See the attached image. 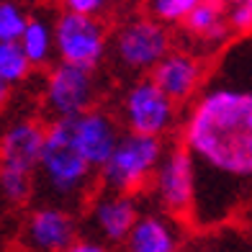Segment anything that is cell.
<instances>
[{
	"instance_id": "19",
	"label": "cell",
	"mask_w": 252,
	"mask_h": 252,
	"mask_svg": "<svg viewBox=\"0 0 252 252\" xmlns=\"http://www.w3.org/2000/svg\"><path fill=\"white\" fill-rule=\"evenodd\" d=\"M224 10L234 33L252 31V0H224Z\"/></svg>"
},
{
	"instance_id": "14",
	"label": "cell",
	"mask_w": 252,
	"mask_h": 252,
	"mask_svg": "<svg viewBox=\"0 0 252 252\" xmlns=\"http://www.w3.org/2000/svg\"><path fill=\"white\" fill-rule=\"evenodd\" d=\"M178 219L167 216L162 211L155 214H139L136 224L131 226L126 250L129 252H175L180 247V234H178Z\"/></svg>"
},
{
	"instance_id": "3",
	"label": "cell",
	"mask_w": 252,
	"mask_h": 252,
	"mask_svg": "<svg viewBox=\"0 0 252 252\" xmlns=\"http://www.w3.org/2000/svg\"><path fill=\"white\" fill-rule=\"evenodd\" d=\"M165 150V136L124 129L111 157L98 170V188L116 193H144Z\"/></svg>"
},
{
	"instance_id": "15",
	"label": "cell",
	"mask_w": 252,
	"mask_h": 252,
	"mask_svg": "<svg viewBox=\"0 0 252 252\" xmlns=\"http://www.w3.org/2000/svg\"><path fill=\"white\" fill-rule=\"evenodd\" d=\"M21 47H24L29 62L33 70H49L57 62V44H54V18L47 13H31L29 26L21 36Z\"/></svg>"
},
{
	"instance_id": "11",
	"label": "cell",
	"mask_w": 252,
	"mask_h": 252,
	"mask_svg": "<svg viewBox=\"0 0 252 252\" xmlns=\"http://www.w3.org/2000/svg\"><path fill=\"white\" fill-rule=\"evenodd\" d=\"M211 62L214 60H206V57H201L196 52L175 47L157 62V67L150 75L178 106L186 108L203 88L206 77H209V70H211Z\"/></svg>"
},
{
	"instance_id": "10",
	"label": "cell",
	"mask_w": 252,
	"mask_h": 252,
	"mask_svg": "<svg viewBox=\"0 0 252 252\" xmlns=\"http://www.w3.org/2000/svg\"><path fill=\"white\" fill-rule=\"evenodd\" d=\"M80 234L77 211L57 203H36L21 226V245L36 252H70Z\"/></svg>"
},
{
	"instance_id": "21",
	"label": "cell",
	"mask_w": 252,
	"mask_h": 252,
	"mask_svg": "<svg viewBox=\"0 0 252 252\" xmlns=\"http://www.w3.org/2000/svg\"><path fill=\"white\" fill-rule=\"evenodd\" d=\"M108 245L106 242H100L98 237H90V234H80L77 237V242L72 245L70 252H106Z\"/></svg>"
},
{
	"instance_id": "17",
	"label": "cell",
	"mask_w": 252,
	"mask_h": 252,
	"mask_svg": "<svg viewBox=\"0 0 252 252\" xmlns=\"http://www.w3.org/2000/svg\"><path fill=\"white\" fill-rule=\"evenodd\" d=\"M198 3H203V0H142V10L147 16L157 18L159 24L178 29Z\"/></svg>"
},
{
	"instance_id": "20",
	"label": "cell",
	"mask_w": 252,
	"mask_h": 252,
	"mask_svg": "<svg viewBox=\"0 0 252 252\" xmlns=\"http://www.w3.org/2000/svg\"><path fill=\"white\" fill-rule=\"evenodd\" d=\"M57 3H60V8H64V10H75V13L103 18L111 10L113 0H57Z\"/></svg>"
},
{
	"instance_id": "12",
	"label": "cell",
	"mask_w": 252,
	"mask_h": 252,
	"mask_svg": "<svg viewBox=\"0 0 252 252\" xmlns=\"http://www.w3.org/2000/svg\"><path fill=\"white\" fill-rule=\"evenodd\" d=\"M44 139H47V126L39 119H13L3 129V139H0V167L36 175Z\"/></svg>"
},
{
	"instance_id": "2",
	"label": "cell",
	"mask_w": 252,
	"mask_h": 252,
	"mask_svg": "<svg viewBox=\"0 0 252 252\" xmlns=\"http://www.w3.org/2000/svg\"><path fill=\"white\" fill-rule=\"evenodd\" d=\"M98 190V170L83 155L72 131V119L47 124L44 152L36 167V203H57L80 211Z\"/></svg>"
},
{
	"instance_id": "5",
	"label": "cell",
	"mask_w": 252,
	"mask_h": 252,
	"mask_svg": "<svg viewBox=\"0 0 252 252\" xmlns=\"http://www.w3.org/2000/svg\"><path fill=\"white\" fill-rule=\"evenodd\" d=\"M180 108L183 106H178L155 83L152 75H139L124 85L119 95V106H116V116L124 129L129 131L167 136L170 131L180 129L183 124Z\"/></svg>"
},
{
	"instance_id": "9",
	"label": "cell",
	"mask_w": 252,
	"mask_h": 252,
	"mask_svg": "<svg viewBox=\"0 0 252 252\" xmlns=\"http://www.w3.org/2000/svg\"><path fill=\"white\" fill-rule=\"evenodd\" d=\"M139 198L142 193H116L98 188L95 196L85 206V232L90 237H98L108 247L126 245L131 226L139 219Z\"/></svg>"
},
{
	"instance_id": "13",
	"label": "cell",
	"mask_w": 252,
	"mask_h": 252,
	"mask_svg": "<svg viewBox=\"0 0 252 252\" xmlns=\"http://www.w3.org/2000/svg\"><path fill=\"white\" fill-rule=\"evenodd\" d=\"M72 131L83 155L90 159V165L100 170V165L111 157L113 147L119 144L124 126L116 113L95 106L85 113H80L77 119H72Z\"/></svg>"
},
{
	"instance_id": "1",
	"label": "cell",
	"mask_w": 252,
	"mask_h": 252,
	"mask_svg": "<svg viewBox=\"0 0 252 252\" xmlns=\"http://www.w3.org/2000/svg\"><path fill=\"white\" fill-rule=\"evenodd\" d=\"M180 142L196 173L193 226H221L252 211V31L214 57L203 88L183 108Z\"/></svg>"
},
{
	"instance_id": "16",
	"label": "cell",
	"mask_w": 252,
	"mask_h": 252,
	"mask_svg": "<svg viewBox=\"0 0 252 252\" xmlns=\"http://www.w3.org/2000/svg\"><path fill=\"white\" fill-rule=\"evenodd\" d=\"M33 72V64L21 47V41H0V90L3 95L8 90L26 83Z\"/></svg>"
},
{
	"instance_id": "4",
	"label": "cell",
	"mask_w": 252,
	"mask_h": 252,
	"mask_svg": "<svg viewBox=\"0 0 252 252\" xmlns=\"http://www.w3.org/2000/svg\"><path fill=\"white\" fill-rule=\"evenodd\" d=\"M173 49L170 26L159 24L157 18L147 16L144 10L139 16L121 21L111 33V62L121 75L139 77L150 75L157 62Z\"/></svg>"
},
{
	"instance_id": "8",
	"label": "cell",
	"mask_w": 252,
	"mask_h": 252,
	"mask_svg": "<svg viewBox=\"0 0 252 252\" xmlns=\"http://www.w3.org/2000/svg\"><path fill=\"white\" fill-rule=\"evenodd\" d=\"M54 44L60 62L98 70L111 49V36L103 18L62 8L54 16Z\"/></svg>"
},
{
	"instance_id": "18",
	"label": "cell",
	"mask_w": 252,
	"mask_h": 252,
	"mask_svg": "<svg viewBox=\"0 0 252 252\" xmlns=\"http://www.w3.org/2000/svg\"><path fill=\"white\" fill-rule=\"evenodd\" d=\"M31 13L18 0H0V41H21Z\"/></svg>"
},
{
	"instance_id": "6",
	"label": "cell",
	"mask_w": 252,
	"mask_h": 252,
	"mask_svg": "<svg viewBox=\"0 0 252 252\" xmlns=\"http://www.w3.org/2000/svg\"><path fill=\"white\" fill-rule=\"evenodd\" d=\"M142 196H150L157 211L173 216L183 224H190L193 198H196V173H193V159L183 142L165 150Z\"/></svg>"
},
{
	"instance_id": "7",
	"label": "cell",
	"mask_w": 252,
	"mask_h": 252,
	"mask_svg": "<svg viewBox=\"0 0 252 252\" xmlns=\"http://www.w3.org/2000/svg\"><path fill=\"white\" fill-rule=\"evenodd\" d=\"M41 106L49 121L54 119H77L80 113L98 106V77L95 70L57 60L44 70Z\"/></svg>"
}]
</instances>
